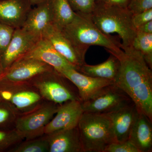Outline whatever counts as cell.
Instances as JSON below:
<instances>
[{"mask_svg": "<svg viewBox=\"0 0 152 152\" xmlns=\"http://www.w3.org/2000/svg\"><path fill=\"white\" fill-rule=\"evenodd\" d=\"M115 56L120 69L115 84L131 98L139 113L152 121V72L140 53L132 48Z\"/></svg>", "mask_w": 152, "mask_h": 152, "instance_id": "obj_1", "label": "cell"}, {"mask_svg": "<svg viewBox=\"0 0 152 152\" xmlns=\"http://www.w3.org/2000/svg\"><path fill=\"white\" fill-rule=\"evenodd\" d=\"M132 15L127 7L96 2L90 17L104 34H118L122 41L121 48L124 50L132 47L137 34V29L132 22Z\"/></svg>", "mask_w": 152, "mask_h": 152, "instance_id": "obj_2", "label": "cell"}, {"mask_svg": "<svg viewBox=\"0 0 152 152\" xmlns=\"http://www.w3.org/2000/svg\"><path fill=\"white\" fill-rule=\"evenodd\" d=\"M77 13L74 20L61 30L76 47L87 52L91 46H99L110 54L121 50V43L101 31L93 23L90 15Z\"/></svg>", "mask_w": 152, "mask_h": 152, "instance_id": "obj_3", "label": "cell"}, {"mask_svg": "<svg viewBox=\"0 0 152 152\" xmlns=\"http://www.w3.org/2000/svg\"><path fill=\"white\" fill-rule=\"evenodd\" d=\"M77 127L84 152H104L110 144L117 142L108 114L83 112Z\"/></svg>", "mask_w": 152, "mask_h": 152, "instance_id": "obj_4", "label": "cell"}, {"mask_svg": "<svg viewBox=\"0 0 152 152\" xmlns=\"http://www.w3.org/2000/svg\"><path fill=\"white\" fill-rule=\"evenodd\" d=\"M29 83L47 102L62 104L68 101H80L73 83L53 68L38 75Z\"/></svg>", "mask_w": 152, "mask_h": 152, "instance_id": "obj_5", "label": "cell"}, {"mask_svg": "<svg viewBox=\"0 0 152 152\" xmlns=\"http://www.w3.org/2000/svg\"><path fill=\"white\" fill-rule=\"evenodd\" d=\"M0 98L9 104L19 116L31 111L45 102L29 82L0 83Z\"/></svg>", "mask_w": 152, "mask_h": 152, "instance_id": "obj_6", "label": "cell"}, {"mask_svg": "<svg viewBox=\"0 0 152 152\" xmlns=\"http://www.w3.org/2000/svg\"><path fill=\"white\" fill-rule=\"evenodd\" d=\"M61 105L45 101L31 111L19 115L15 124V129L24 140L44 135L45 128L54 116Z\"/></svg>", "mask_w": 152, "mask_h": 152, "instance_id": "obj_7", "label": "cell"}, {"mask_svg": "<svg viewBox=\"0 0 152 152\" xmlns=\"http://www.w3.org/2000/svg\"><path fill=\"white\" fill-rule=\"evenodd\" d=\"M133 102L129 96L114 83L88 100L82 102L81 105L83 112L108 114Z\"/></svg>", "mask_w": 152, "mask_h": 152, "instance_id": "obj_8", "label": "cell"}, {"mask_svg": "<svg viewBox=\"0 0 152 152\" xmlns=\"http://www.w3.org/2000/svg\"><path fill=\"white\" fill-rule=\"evenodd\" d=\"M42 37L48 40L56 50L77 71L86 64L85 56L87 52L76 47L53 24L45 30Z\"/></svg>", "mask_w": 152, "mask_h": 152, "instance_id": "obj_9", "label": "cell"}, {"mask_svg": "<svg viewBox=\"0 0 152 152\" xmlns=\"http://www.w3.org/2000/svg\"><path fill=\"white\" fill-rule=\"evenodd\" d=\"M53 68L38 60L21 58L4 72L0 78V83L15 84L29 82L38 75Z\"/></svg>", "mask_w": 152, "mask_h": 152, "instance_id": "obj_10", "label": "cell"}, {"mask_svg": "<svg viewBox=\"0 0 152 152\" xmlns=\"http://www.w3.org/2000/svg\"><path fill=\"white\" fill-rule=\"evenodd\" d=\"M41 37L34 35L22 28L15 29L8 46L0 56L4 72L29 51Z\"/></svg>", "mask_w": 152, "mask_h": 152, "instance_id": "obj_11", "label": "cell"}, {"mask_svg": "<svg viewBox=\"0 0 152 152\" xmlns=\"http://www.w3.org/2000/svg\"><path fill=\"white\" fill-rule=\"evenodd\" d=\"M60 73L77 87L81 102L88 100L104 88L115 83L111 80L86 75L74 67L64 70Z\"/></svg>", "mask_w": 152, "mask_h": 152, "instance_id": "obj_12", "label": "cell"}, {"mask_svg": "<svg viewBox=\"0 0 152 152\" xmlns=\"http://www.w3.org/2000/svg\"><path fill=\"white\" fill-rule=\"evenodd\" d=\"M83 113L80 101H68L60 106L54 116L47 125L44 134L77 126L80 118Z\"/></svg>", "mask_w": 152, "mask_h": 152, "instance_id": "obj_13", "label": "cell"}, {"mask_svg": "<svg viewBox=\"0 0 152 152\" xmlns=\"http://www.w3.org/2000/svg\"><path fill=\"white\" fill-rule=\"evenodd\" d=\"M23 58L40 61L51 66L59 72L69 68L74 67L56 50L48 40L42 37L29 51L21 58Z\"/></svg>", "mask_w": 152, "mask_h": 152, "instance_id": "obj_14", "label": "cell"}, {"mask_svg": "<svg viewBox=\"0 0 152 152\" xmlns=\"http://www.w3.org/2000/svg\"><path fill=\"white\" fill-rule=\"evenodd\" d=\"M53 0H48L32 8L22 28L34 35L42 37L45 30L53 24Z\"/></svg>", "mask_w": 152, "mask_h": 152, "instance_id": "obj_15", "label": "cell"}, {"mask_svg": "<svg viewBox=\"0 0 152 152\" xmlns=\"http://www.w3.org/2000/svg\"><path fill=\"white\" fill-rule=\"evenodd\" d=\"M44 135L49 152H84L77 126Z\"/></svg>", "mask_w": 152, "mask_h": 152, "instance_id": "obj_16", "label": "cell"}, {"mask_svg": "<svg viewBox=\"0 0 152 152\" xmlns=\"http://www.w3.org/2000/svg\"><path fill=\"white\" fill-rule=\"evenodd\" d=\"M32 6L29 0L0 1V23L15 29L22 28Z\"/></svg>", "mask_w": 152, "mask_h": 152, "instance_id": "obj_17", "label": "cell"}, {"mask_svg": "<svg viewBox=\"0 0 152 152\" xmlns=\"http://www.w3.org/2000/svg\"><path fill=\"white\" fill-rule=\"evenodd\" d=\"M139 113L134 102L108 113L111 119L117 142L128 140Z\"/></svg>", "mask_w": 152, "mask_h": 152, "instance_id": "obj_18", "label": "cell"}, {"mask_svg": "<svg viewBox=\"0 0 152 152\" xmlns=\"http://www.w3.org/2000/svg\"><path fill=\"white\" fill-rule=\"evenodd\" d=\"M152 121L139 113L129 136V141L139 152L152 151Z\"/></svg>", "mask_w": 152, "mask_h": 152, "instance_id": "obj_19", "label": "cell"}, {"mask_svg": "<svg viewBox=\"0 0 152 152\" xmlns=\"http://www.w3.org/2000/svg\"><path fill=\"white\" fill-rule=\"evenodd\" d=\"M120 69V63L116 57L111 54L104 62L90 65L86 64L82 66L78 72L86 75L111 80L115 82Z\"/></svg>", "mask_w": 152, "mask_h": 152, "instance_id": "obj_20", "label": "cell"}, {"mask_svg": "<svg viewBox=\"0 0 152 152\" xmlns=\"http://www.w3.org/2000/svg\"><path fill=\"white\" fill-rule=\"evenodd\" d=\"M53 25L60 30L72 23L77 13L68 0H53Z\"/></svg>", "mask_w": 152, "mask_h": 152, "instance_id": "obj_21", "label": "cell"}, {"mask_svg": "<svg viewBox=\"0 0 152 152\" xmlns=\"http://www.w3.org/2000/svg\"><path fill=\"white\" fill-rule=\"evenodd\" d=\"M131 48L140 53L147 64L152 69V34L137 31Z\"/></svg>", "mask_w": 152, "mask_h": 152, "instance_id": "obj_22", "label": "cell"}, {"mask_svg": "<svg viewBox=\"0 0 152 152\" xmlns=\"http://www.w3.org/2000/svg\"><path fill=\"white\" fill-rule=\"evenodd\" d=\"M9 152H49V144L44 135L36 138L24 140Z\"/></svg>", "mask_w": 152, "mask_h": 152, "instance_id": "obj_23", "label": "cell"}, {"mask_svg": "<svg viewBox=\"0 0 152 152\" xmlns=\"http://www.w3.org/2000/svg\"><path fill=\"white\" fill-rule=\"evenodd\" d=\"M24 140L15 128L0 129V152H9L11 149Z\"/></svg>", "mask_w": 152, "mask_h": 152, "instance_id": "obj_24", "label": "cell"}, {"mask_svg": "<svg viewBox=\"0 0 152 152\" xmlns=\"http://www.w3.org/2000/svg\"><path fill=\"white\" fill-rule=\"evenodd\" d=\"M18 114L9 104L0 101V129H10L15 128Z\"/></svg>", "mask_w": 152, "mask_h": 152, "instance_id": "obj_25", "label": "cell"}, {"mask_svg": "<svg viewBox=\"0 0 152 152\" xmlns=\"http://www.w3.org/2000/svg\"><path fill=\"white\" fill-rule=\"evenodd\" d=\"M73 10L76 13L90 15L95 8L96 0H68Z\"/></svg>", "mask_w": 152, "mask_h": 152, "instance_id": "obj_26", "label": "cell"}, {"mask_svg": "<svg viewBox=\"0 0 152 152\" xmlns=\"http://www.w3.org/2000/svg\"><path fill=\"white\" fill-rule=\"evenodd\" d=\"M15 29L0 23V56L8 46Z\"/></svg>", "mask_w": 152, "mask_h": 152, "instance_id": "obj_27", "label": "cell"}, {"mask_svg": "<svg viewBox=\"0 0 152 152\" xmlns=\"http://www.w3.org/2000/svg\"><path fill=\"white\" fill-rule=\"evenodd\" d=\"M127 8L132 14L152 9V0H129Z\"/></svg>", "mask_w": 152, "mask_h": 152, "instance_id": "obj_28", "label": "cell"}, {"mask_svg": "<svg viewBox=\"0 0 152 152\" xmlns=\"http://www.w3.org/2000/svg\"><path fill=\"white\" fill-rule=\"evenodd\" d=\"M104 152H139L135 147L129 140L122 142H115L110 144Z\"/></svg>", "mask_w": 152, "mask_h": 152, "instance_id": "obj_29", "label": "cell"}, {"mask_svg": "<svg viewBox=\"0 0 152 152\" xmlns=\"http://www.w3.org/2000/svg\"><path fill=\"white\" fill-rule=\"evenodd\" d=\"M152 20V9L139 13L134 14L132 17V22L137 29L141 25Z\"/></svg>", "mask_w": 152, "mask_h": 152, "instance_id": "obj_30", "label": "cell"}, {"mask_svg": "<svg viewBox=\"0 0 152 152\" xmlns=\"http://www.w3.org/2000/svg\"><path fill=\"white\" fill-rule=\"evenodd\" d=\"M129 1V0H96V2L123 7H127Z\"/></svg>", "mask_w": 152, "mask_h": 152, "instance_id": "obj_31", "label": "cell"}, {"mask_svg": "<svg viewBox=\"0 0 152 152\" xmlns=\"http://www.w3.org/2000/svg\"><path fill=\"white\" fill-rule=\"evenodd\" d=\"M137 31L146 34H152V20L140 26L137 28Z\"/></svg>", "mask_w": 152, "mask_h": 152, "instance_id": "obj_32", "label": "cell"}, {"mask_svg": "<svg viewBox=\"0 0 152 152\" xmlns=\"http://www.w3.org/2000/svg\"><path fill=\"white\" fill-rule=\"evenodd\" d=\"M48 0H29L32 6H36Z\"/></svg>", "mask_w": 152, "mask_h": 152, "instance_id": "obj_33", "label": "cell"}, {"mask_svg": "<svg viewBox=\"0 0 152 152\" xmlns=\"http://www.w3.org/2000/svg\"><path fill=\"white\" fill-rule=\"evenodd\" d=\"M4 71L3 70L1 64V61H0V78L4 74Z\"/></svg>", "mask_w": 152, "mask_h": 152, "instance_id": "obj_34", "label": "cell"}, {"mask_svg": "<svg viewBox=\"0 0 152 152\" xmlns=\"http://www.w3.org/2000/svg\"><path fill=\"white\" fill-rule=\"evenodd\" d=\"M1 101V98H0V101Z\"/></svg>", "mask_w": 152, "mask_h": 152, "instance_id": "obj_35", "label": "cell"}, {"mask_svg": "<svg viewBox=\"0 0 152 152\" xmlns=\"http://www.w3.org/2000/svg\"><path fill=\"white\" fill-rule=\"evenodd\" d=\"M0 1H1V0H0Z\"/></svg>", "mask_w": 152, "mask_h": 152, "instance_id": "obj_36", "label": "cell"}]
</instances>
